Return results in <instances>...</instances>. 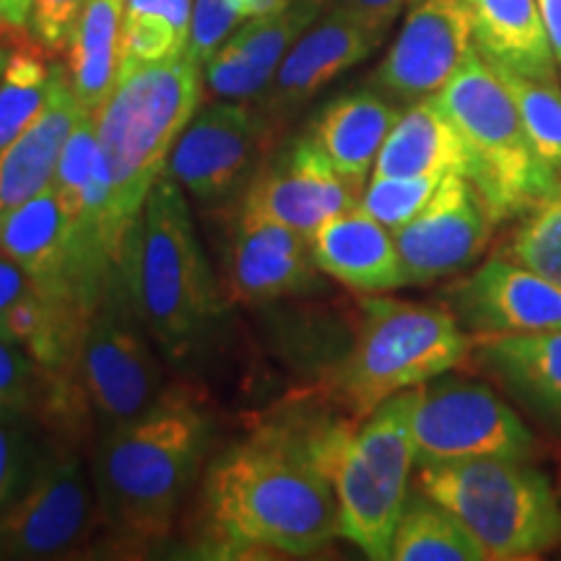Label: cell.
<instances>
[{
	"mask_svg": "<svg viewBox=\"0 0 561 561\" xmlns=\"http://www.w3.org/2000/svg\"><path fill=\"white\" fill-rule=\"evenodd\" d=\"M157 348L117 263L89 314L76 356L83 403L94 413L100 434L140 419L170 390Z\"/></svg>",
	"mask_w": 561,
	"mask_h": 561,
	"instance_id": "9c48e42d",
	"label": "cell"
},
{
	"mask_svg": "<svg viewBox=\"0 0 561 561\" xmlns=\"http://www.w3.org/2000/svg\"><path fill=\"white\" fill-rule=\"evenodd\" d=\"M96 502L91 471L66 447H42L30 479L0 512V559H60L87 546Z\"/></svg>",
	"mask_w": 561,
	"mask_h": 561,
	"instance_id": "8fae6325",
	"label": "cell"
},
{
	"mask_svg": "<svg viewBox=\"0 0 561 561\" xmlns=\"http://www.w3.org/2000/svg\"><path fill=\"white\" fill-rule=\"evenodd\" d=\"M494 214L479 187L462 174H447L413 219L392 231L405 286L430 284L473 265L486 250Z\"/></svg>",
	"mask_w": 561,
	"mask_h": 561,
	"instance_id": "9a60e30c",
	"label": "cell"
},
{
	"mask_svg": "<svg viewBox=\"0 0 561 561\" xmlns=\"http://www.w3.org/2000/svg\"><path fill=\"white\" fill-rule=\"evenodd\" d=\"M471 333L447 307L362 299L354 346L335 371V392L356 419L398 392L447 375L471 351Z\"/></svg>",
	"mask_w": 561,
	"mask_h": 561,
	"instance_id": "8992f818",
	"label": "cell"
},
{
	"mask_svg": "<svg viewBox=\"0 0 561 561\" xmlns=\"http://www.w3.org/2000/svg\"><path fill=\"white\" fill-rule=\"evenodd\" d=\"M371 174L382 178H447L471 174V151L434 96L403 110L385 138Z\"/></svg>",
	"mask_w": 561,
	"mask_h": 561,
	"instance_id": "d4e9b609",
	"label": "cell"
},
{
	"mask_svg": "<svg viewBox=\"0 0 561 561\" xmlns=\"http://www.w3.org/2000/svg\"><path fill=\"white\" fill-rule=\"evenodd\" d=\"M479 362L504 390L553 432H561V331L486 335Z\"/></svg>",
	"mask_w": 561,
	"mask_h": 561,
	"instance_id": "603a6c76",
	"label": "cell"
},
{
	"mask_svg": "<svg viewBox=\"0 0 561 561\" xmlns=\"http://www.w3.org/2000/svg\"><path fill=\"white\" fill-rule=\"evenodd\" d=\"M416 489L450 510L486 559H533L561 538L551 481L528 460L476 458L419 468Z\"/></svg>",
	"mask_w": 561,
	"mask_h": 561,
	"instance_id": "ba28073f",
	"label": "cell"
},
{
	"mask_svg": "<svg viewBox=\"0 0 561 561\" xmlns=\"http://www.w3.org/2000/svg\"><path fill=\"white\" fill-rule=\"evenodd\" d=\"M401 115V104L388 100L377 89L351 91L328 102L307 133L343 178L364 187L385 138Z\"/></svg>",
	"mask_w": 561,
	"mask_h": 561,
	"instance_id": "cb8c5ba5",
	"label": "cell"
},
{
	"mask_svg": "<svg viewBox=\"0 0 561 561\" xmlns=\"http://www.w3.org/2000/svg\"><path fill=\"white\" fill-rule=\"evenodd\" d=\"M50 388L55 382L30 351L0 335V419L32 416Z\"/></svg>",
	"mask_w": 561,
	"mask_h": 561,
	"instance_id": "d6a6232c",
	"label": "cell"
},
{
	"mask_svg": "<svg viewBox=\"0 0 561 561\" xmlns=\"http://www.w3.org/2000/svg\"><path fill=\"white\" fill-rule=\"evenodd\" d=\"M208 439L206 409L178 388L140 419L100 434L89 471L104 525L133 546L164 541L198 479Z\"/></svg>",
	"mask_w": 561,
	"mask_h": 561,
	"instance_id": "7a4b0ae2",
	"label": "cell"
},
{
	"mask_svg": "<svg viewBox=\"0 0 561 561\" xmlns=\"http://www.w3.org/2000/svg\"><path fill=\"white\" fill-rule=\"evenodd\" d=\"M231 291L244 301H276L318 286L310 237L284 224L237 216L231 237Z\"/></svg>",
	"mask_w": 561,
	"mask_h": 561,
	"instance_id": "ffe728a7",
	"label": "cell"
},
{
	"mask_svg": "<svg viewBox=\"0 0 561 561\" xmlns=\"http://www.w3.org/2000/svg\"><path fill=\"white\" fill-rule=\"evenodd\" d=\"M450 310L476 339L561 331V286L504 257L453 286Z\"/></svg>",
	"mask_w": 561,
	"mask_h": 561,
	"instance_id": "e0dca14e",
	"label": "cell"
},
{
	"mask_svg": "<svg viewBox=\"0 0 561 561\" xmlns=\"http://www.w3.org/2000/svg\"><path fill=\"white\" fill-rule=\"evenodd\" d=\"M473 47L462 0H411L401 32L371 73V89L409 107L437 94Z\"/></svg>",
	"mask_w": 561,
	"mask_h": 561,
	"instance_id": "2e32d148",
	"label": "cell"
},
{
	"mask_svg": "<svg viewBox=\"0 0 561 561\" xmlns=\"http://www.w3.org/2000/svg\"><path fill=\"white\" fill-rule=\"evenodd\" d=\"M416 390L388 398L362 419V426L312 430L314 458L331 476L339 500L341 536L375 561L390 559L396 525L411 496Z\"/></svg>",
	"mask_w": 561,
	"mask_h": 561,
	"instance_id": "5b68a950",
	"label": "cell"
},
{
	"mask_svg": "<svg viewBox=\"0 0 561 561\" xmlns=\"http://www.w3.org/2000/svg\"><path fill=\"white\" fill-rule=\"evenodd\" d=\"M538 13H541L546 37H549L553 60L561 66V0H536Z\"/></svg>",
	"mask_w": 561,
	"mask_h": 561,
	"instance_id": "60d3db41",
	"label": "cell"
},
{
	"mask_svg": "<svg viewBox=\"0 0 561 561\" xmlns=\"http://www.w3.org/2000/svg\"><path fill=\"white\" fill-rule=\"evenodd\" d=\"M87 0H34L30 37L42 53L58 55L68 50Z\"/></svg>",
	"mask_w": 561,
	"mask_h": 561,
	"instance_id": "d590c367",
	"label": "cell"
},
{
	"mask_svg": "<svg viewBox=\"0 0 561 561\" xmlns=\"http://www.w3.org/2000/svg\"><path fill=\"white\" fill-rule=\"evenodd\" d=\"M240 24L242 21L229 11L227 0H195L191 45L185 55L203 68Z\"/></svg>",
	"mask_w": 561,
	"mask_h": 561,
	"instance_id": "8d00e7d4",
	"label": "cell"
},
{
	"mask_svg": "<svg viewBox=\"0 0 561 561\" xmlns=\"http://www.w3.org/2000/svg\"><path fill=\"white\" fill-rule=\"evenodd\" d=\"M396 561H486V551L458 517L426 494L409 496L392 536Z\"/></svg>",
	"mask_w": 561,
	"mask_h": 561,
	"instance_id": "f1b7e54d",
	"label": "cell"
},
{
	"mask_svg": "<svg viewBox=\"0 0 561 561\" xmlns=\"http://www.w3.org/2000/svg\"><path fill=\"white\" fill-rule=\"evenodd\" d=\"M37 50H11L9 66L0 79V153L39 115L50 94L53 62H47Z\"/></svg>",
	"mask_w": 561,
	"mask_h": 561,
	"instance_id": "f546056e",
	"label": "cell"
},
{
	"mask_svg": "<svg viewBox=\"0 0 561 561\" xmlns=\"http://www.w3.org/2000/svg\"><path fill=\"white\" fill-rule=\"evenodd\" d=\"M121 268L138 318L170 362L198 356L221 320V297L185 191L161 174L125 237Z\"/></svg>",
	"mask_w": 561,
	"mask_h": 561,
	"instance_id": "3957f363",
	"label": "cell"
},
{
	"mask_svg": "<svg viewBox=\"0 0 561 561\" xmlns=\"http://www.w3.org/2000/svg\"><path fill=\"white\" fill-rule=\"evenodd\" d=\"M322 9V0H289L278 11L244 21L203 66L208 89L219 100L255 102Z\"/></svg>",
	"mask_w": 561,
	"mask_h": 561,
	"instance_id": "ac0fdd59",
	"label": "cell"
},
{
	"mask_svg": "<svg viewBox=\"0 0 561 561\" xmlns=\"http://www.w3.org/2000/svg\"><path fill=\"white\" fill-rule=\"evenodd\" d=\"M507 255L561 286V185L533 208V216L507 248Z\"/></svg>",
	"mask_w": 561,
	"mask_h": 561,
	"instance_id": "1f68e13d",
	"label": "cell"
},
{
	"mask_svg": "<svg viewBox=\"0 0 561 561\" xmlns=\"http://www.w3.org/2000/svg\"><path fill=\"white\" fill-rule=\"evenodd\" d=\"M434 100L471 151L468 180L479 187L496 221L533 210L561 185L533 149L510 89L473 47Z\"/></svg>",
	"mask_w": 561,
	"mask_h": 561,
	"instance_id": "52a82bcc",
	"label": "cell"
},
{
	"mask_svg": "<svg viewBox=\"0 0 561 561\" xmlns=\"http://www.w3.org/2000/svg\"><path fill=\"white\" fill-rule=\"evenodd\" d=\"M9 58H11V47H9V45H3V42H0V79H3L5 66H9Z\"/></svg>",
	"mask_w": 561,
	"mask_h": 561,
	"instance_id": "7bdbcfd3",
	"label": "cell"
},
{
	"mask_svg": "<svg viewBox=\"0 0 561 561\" xmlns=\"http://www.w3.org/2000/svg\"><path fill=\"white\" fill-rule=\"evenodd\" d=\"M125 0H87L73 37L68 42L66 68L81 107L96 115L121 79Z\"/></svg>",
	"mask_w": 561,
	"mask_h": 561,
	"instance_id": "4316f807",
	"label": "cell"
},
{
	"mask_svg": "<svg viewBox=\"0 0 561 561\" xmlns=\"http://www.w3.org/2000/svg\"><path fill=\"white\" fill-rule=\"evenodd\" d=\"M265 144L268 130L255 104L210 102L185 125L164 174L203 206H219L240 191Z\"/></svg>",
	"mask_w": 561,
	"mask_h": 561,
	"instance_id": "4fadbf2b",
	"label": "cell"
},
{
	"mask_svg": "<svg viewBox=\"0 0 561 561\" xmlns=\"http://www.w3.org/2000/svg\"><path fill=\"white\" fill-rule=\"evenodd\" d=\"M34 289V284L16 263L0 255V322L11 312V307Z\"/></svg>",
	"mask_w": 561,
	"mask_h": 561,
	"instance_id": "ab89813d",
	"label": "cell"
},
{
	"mask_svg": "<svg viewBox=\"0 0 561 561\" xmlns=\"http://www.w3.org/2000/svg\"><path fill=\"white\" fill-rule=\"evenodd\" d=\"M206 538L219 553L310 557L341 536L331 476L312 432L265 426L210 460L203 479Z\"/></svg>",
	"mask_w": 561,
	"mask_h": 561,
	"instance_id": "6da1fadb",
	"label": "cell"
},
{
	"mask_svg": "<svg viewBox=\"0 0 561 561\" xmlns=\"http://www.w3.org/2000/svg\"><path fill=\"white\" fill-rule=\"evenodd\" d=\"M203 68L180 55L133 68L96 110V140L110 180V237L121 257L146 195L164 174L185 125L198 112Z\"/></svg>",
	"mask_w": 561,
	"mask_h": 561,
	"instance_id": "277c9868",
	"label": "cell"
},
{
	"mask_svg": "<svg viewBox=\"0 0 561 561\" xmlns=\"http://www.w3.org/2000/svg\"><path fill=\"white\" fill-rule=\"evenodd\" d=\"M473 42L489 62L533 79H557L549 37L536 0H462Z\"/></svg>",
	"mask_w": 561,
	"mask_h": 561,
	"instance_id": "484cf974",
	"label": "cell"
},
{
	"mask_svg": "<svg viewBox=\"0 0 561 561\" xmlns=\"http://www.w3.org/2000/svg\"><path fill=\"white\" fill-rule=\"evenodd\" d=\"M439 182L442 178H382V174H371L359 206L385 229L398 231L430 203Z\"/></svg>",
	"mask_w": 561,
	"mask_h": 561,
	"instance_id": "836d02e7",
	"label": "cell"
},
{
	"mask_svg": "<svg viewBox=\"0 0 561 561\" xmlns=\"http://www.w3.org/2000/svg\"><path fill=\"white\" fill-rule=\"evenodd\" d=\"M30 416L0 419V512H3L30 479L42 447L30 430Z\"/></svg>",
	"mask_w": 561,
	"mask_h": 561,
	"instance_id": "e575fe53",
	"label": "cell"
},
{
	"mask_svg": "<svg viewBox=\"0 0 561 561\" xmlns=\"http://www.w3.org/2000/svg\"><path fill=\"white\" fill-rule=\"evenodd\" d=\"M83 115L89 112L76 100L66 62H53L50 94L45 107L9 149L0 153V224L50 185L66 140Z\"/></svg>",
	"mask_w": 561,
	"mask_h": 561,
	"instance_id": "44dd1931",
	"label": "cell"
},
{
	"mask_svg": "<svg viewBox=\"0 0 561 561\" xmlns=\"http://www.w3.org/2000/svg\"><path fill=\"white\" fill-rule=\"evenodd\" d=\"M34 0H0V42L3 45H24L30 37Z\"/></svg>",
	"mask_w": 561,
	"mask_h": 561,
	"instance_id": "f35d334b",
	"label": "cell"
},
{
	"mask_svg": "<svg viewBox=\"0 0 561 561\" xmlns=\"http://www.w3.org/2000/svg\"><path fill=\"white\" fill-rule=\"evenodd\" d=\"M286 3H289V0H227L229 11L234 13L242 24L250 19H257V16H265V13L278 11L280 5H286Z\"/></svg>",
	"mask_w": 561,
	"mask_h": 561,
	"instance_id": "b9f144b4",
	"label": "cell"
},
{
	"mask_svg": "<svg viewBox=\"0 0 561 561\" xmlns=\"http://www.w3.org/2000/svg\"><path fill=\"white\" fill-rule=\"evenodd\" d=\"M0 255L16 263L45 297L87 318L96 307L83 289L53 182L0 224Z\"/></svg>",
	"mask_w": 561,
	"mask_h": 561,
	"instance_id": "d6986e66",
	"label": "cell"
},
{
	"mask_svg": "<svg viewBox=\"0 0 561 561\" xmlns=\"http://www.w3.org/2000/svg\"><path fill=\"white\" fill-rule=\"evenodd\" d=\"M318 268L359 294H382L405 286L396 237L362 206L328 219L310 237Z\"/></svg>",
	"mask_w": 561,
	"mask_h": 561,
	"instance_id": "7402d4cb",
	"label": "cell"
},
{
	"mask_svg": "<svg viewBox=\"0 0 561 561\" xmlns=\"http://www.w3.org/2000/svg\"><path fill=\"white\" fill-rule=\"evenodd\" d=\"M385 34L388 32L375 30L346 11L322 9L310 30L294 42L276 76L255 100L268 140L276 138L284 125L322 89L367 60L382 45Z\"/></svg>",
	"mask_w": 561,
	"mask_h": 561,
	"instance_id": "5bb4252c",
	"label": "cell"
},
{
	"mask_svg": "<svg viewBox=\"0 0 561 561\" xmlns=\"http://www.w3.org/2000/svg\"><path fill=\"white\" fill-rule=\"evenodd\" d=\"M496 76L510 89L512 100L520 112L533 149L561 178V89L557 79H533L517 70L496 66Z\"/></svg>",
	"mask_w": 561,
	"mask_h": 561,
	"instance_id": "4dcf8cb0",
	"label": "cell"
},
{
	"mask_svg": "<svg viewBox=\"0 0 561 561\" xmlns=\"http://www.w3.org/2000/svg\"><path fill=\"white\" fill-rule=\"evenodd\" d=\"M195 0H125L121 76L187 53Z\"/></svg>",
	"mask_w": 561,
	"mask_h": 561,
	"instance_id": "83f0119b",
	"label": "cell"
},
{
	"mask_svg": "<svg viewBox=\"0 0 561 561\" xmlns=\"http://www.w3.org/2000/svg\"><path fill=\"white\" fill-rule=\"evenodd\" d=\"M411 439L419 468L476 458L530 460L536 455L530 430L494 390L447 375L419 385Z\"/></svg>",
	"mask_w": 561,
	"mask_h": 561,
	"instance_id": "30bf717a",
	"label": "cell"
},
{
	"mask_svg": "<svg viewBox=\"0 0 561 561\" xmlns=\"http://www.w3.org/2000/svg\"><path fill=\"white\" fill-rule=\"evenodd\" d=\"M409 3L411 0H322L325 9L346 11L351 16L362 19L364 24L375 26L380 32H388L392 21L398 19V13Z\"/></svg>",
	"mask_w": 561,
	"mask_h": 561,
	"instance_id": "74e56055",
	"label": "cell"
},
{
	"mask_svg": "<svg viewBox=\"0 0 561 561\" xmlns=\"http://www.w3.org/2000/svg\"><path fill=\"white\" fill-rule=\"evenodd\" d=\"M362 193L364 187L335 170L310 133H301L252 174L240 214L312 237L328 219L359 206Z\"/></svg>",
	"mask_w": 561,
	"mask_h": 561,
	"instance_id": "7c38bea8",
	"label": "cell"
}]
</instances>
